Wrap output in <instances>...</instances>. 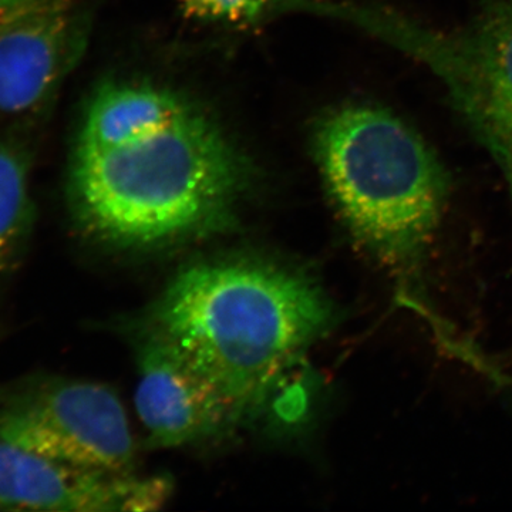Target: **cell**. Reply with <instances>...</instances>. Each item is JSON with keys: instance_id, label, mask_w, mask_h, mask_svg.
Here are the masks:
<instances>
[{"instance_id": "cell-3", "label": "cell", "mask_w": 512, "mask_h": 512, "mask_svg": "<svg viewBox=\"0 0 512 512\" xmlns=\"http://www.w3.org/2000/svg\"><path fill=\"white\" fill-rule=\"evenodd\" d=\"M312 137L349 234L400 289H416L450 200L446 165L416 128L369 101L332 107Z\"/></svg>"}, {"instance_id": "cell-2", "label": "cell", "mask_w": 512, "mask_h": 512, "mask_svg": "<svg viewBox=\"0 0 512 512\" xmlns=\"http://www.w3.org/2000/svg\"><path fill=\"white\" fill-rule=\"evenodd\" d=\"M339 320L338 306L305 272L237 258L181 271L150 309L146 329L187 356L241 420Z\"/></svg>"}, {"instance_id": "cell-1", "label": "cell", "mask_w": 512, "mask_h": 512, "mask_svg": "<svg viewBox=\"0 0 512 512\" xmlns=\"http://www.w3.org/2000/svg\"><path fill=\"white\" fill-rule=\"evenodd\" d=\"M247 158L200 107L146 82L101 86L69 174L84 234L126 249L168 247L228 228L251 183Z\"/></svg>"}, {"instance_id": "cell-10", "label": "cell", "mask_w": 512, "mask_h": 512, "mask_svg": "<svg viewBox=\"0 0 512 512\" xmlns=\"http://www.w3.org/2000/svg\"><path fill=\"white\" fill-rule=\"evenodd\" d=\"M302 3L309 5L306 0H180L187 18L232 26L252 25L276 10L299 8Z\"/></svg>"}, {"instance_id": "cell-5", "label": "cell", "mask_w": 512, "mask_h": 512, "mask_svg": "<svg viewBox=\"0 0 512 512\" xmlns=\"http://www.w3.org/2000/svg\"><path fill=\"white\" fill-rule=\"evenodd\" d=\"M0 440L72 464L131 474L136 443L106 384L33 376L0 387Z\"/></svg>"}, {"instance_id": "cell-11", "label": "cell", "mask_w": 512, "mask_h": 512, "mask_svg": "<svg viewBox=\"0 0 512 512\" xmlns=\"http://www.w3.org/2000/svg\"><path fill=\"white\" fill-rule=\"evenodd\" d=\"M20 2V0H0V12L2 10L8 9L9 6L15 5V3Z\"/></svg>"}, {"instance_id": "cell-8", "label": "cell", "mask_w": 512, "mask_h": 512, "mask_svg": "<svg viewBox=\"0 0 512 512\" xmlns=\"http://www.w3.org/2000/svg\"><path fill=\"white\" fill-rule=\"evenodd\" d=\"M136 410L148 443L173 448L211 439L239 419L221 390L167 340L144 329Z\"/></svg>"}, {"instance_id": "cell-6", "label": "cell", "mask_w": 512, "mask_h": 512, "mask_svg": "<svg viewBox=\"0 0 512 512\" xmlns=\"http://www.w3.org/2000/svg\"><path fill=\"white\" fill-rule=\"evenodd\" d=\"M83 45L77 0H20L0 12V120L39 113Z\"/></svg>"}, {"instance_id": "cell-4", "label": "cell", "mask_w": 512, "mask_h": 512, "mask_svg": "<svg viewBox=\"0 0 512 512\" xmlns=\"http://www.w3.org/2000/svg\"><path fill=\"white\" fill-rule=\"evenodd\" d=\"M366 30L439 77L512 194V0H478L467 23L444 32L376 8Z\"/></svg>"}, {"instance_id": "cell-7", "label": "cell", "mask_w": 512, "mask_h": 512, "mask_svg": "<svg viewBox=\"0 0 512 512\" xmlns=\"http://www.w3.org/2000/svg\"><path fill=\"white\" fill-rule=\"evenodd\" d=\"M170 494L164 478L72 466L0 440V510L154 511Z\"/></svg>"}, {"instance_id": "cell-9", "label": "cell", "mask_w": 512, "mask_h": 512, "mask_svg": "<svg viewBox=\"0 0 512 512\" xmlns=\"http://www.w3.org/2000/svg\"><path fill=\"white\" fill-rule=\"evenodd\" d=\"M33 225L29 158L23 148L0 141V279L22 261Z\"/></svg>"}]
</instances>
